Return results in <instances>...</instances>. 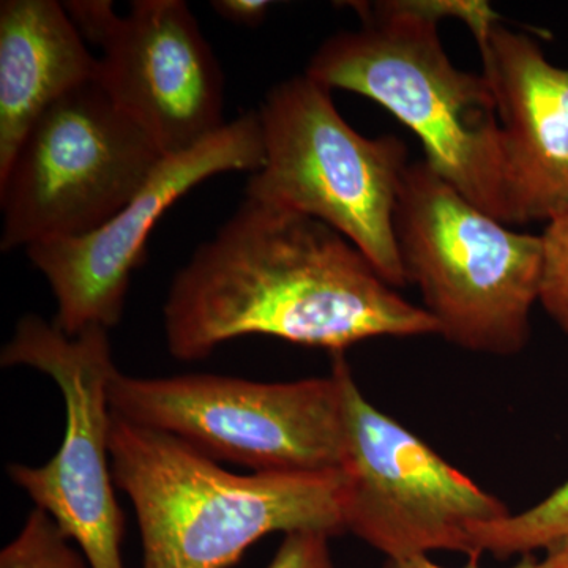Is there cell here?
<instances>
[{
	"instance_id": "cell-13",
	"label": "cell",
	"mask_w": 568,
	"mask_h": 568,
	"mask_svg": "<svg viewBox=\"0 0 568 568\" xmlns=\"http://www.w3.org/2000/svg\"><path fill=\"white\" fill-rule=\"evenodd\" d=\"M99 77V59L55 0L0 2V173L26 133L67 93Z\"/></svg>"
},
{
	"instance_id": "cell-20",
	"label": "cell",
	"mask_w": 568,
	"mask_h": 568,
	"mask_svg": "<svg viewBox=\"0 0 568 568\" xmlns=\"http://www.w3.org/2000/svg\"><path fill=\"white\" fill-rule=\"evenodd\" d=\"M538 568H568V538L545 549V558L538 560Z\"/></svg>"
},
{
	"instance_id": "cell-1",
	"label": "cell",
	"mask_w": 568,
	"mask_h": 568,
	"mask_svg": "<svg viewBox=\"0 0 568 568\" xmlns=\"http://www.w3.org/2000/svg\"><path fill=\"white\" fill-rule=\"evenodd\" d=\"M163 315L168 351L183 362L250 335L332 354L381 336L439 335L424 306L334 227L250 196L175 274Z\"/></svg>"
},
{
	"instance_id": "cell-12",
	"label": "cell",
	"mask_w": 568,
	"mask_h": 568,
	"mask_svg": "<svg viewBox=\"0 0 568 568\" xmlns=\"http://www.w3.org/2000/svg\"><path fill=\"white\" fill-rule=\"evenodd\" d=\"M467 28L496 100L511 220L548 223L568 211V69L493 10Z\"/></svg>"
},
{
	"instance_id": "cell-10",
	"label": "cell",
	"mask_w": 568,
	"mask_h": 568,
	"mask_svg": "<svg viewBox=\"0 0 568 568\" xmlns=\"http://www.w3.org/2000/svg\"><path fill=\"white\" fill-rule=\"evenodd\" d=\"M264 164L257 112L227 122L207 141L166 156L122 211L82 237L33 245L29 260L50 283L54 324L69 336L121 323L133 272L145 260L149 235L164 212L213 175L254 174Z\"/></svg>"
},
{
	"instance_id": "cell-5",
	"label": "cell",
	"mask_w": 568,
	"mask_h": 568,
	"mask_svg": "<svg viewBox=\"0 0 568 568\" xmlns=\"http://www.w3.org/2000/svg\"><path fill=\"white\" fill-rule=\"evenodd\" d=\"M256 112L264 164L250 175L245 196L328 224L390 286L405 287L394 230L410 163L405 142L358 133L336 110L332 91L305 73L272 88Z\"/></svg>"
},
{
	"instance_id": "cell-15",
	"label": "cell",
	"mask_w": 568,
	"mask_h": 568,
	"mask_svg": "<svg viewBox=\"0 0 568 568\" xmlns=\"http://www.w3.org/2000/svg\"><path fill=\"white\" fill-rule=\"evenodd\" d=\"M0 568H91L58 523L33 508L20 536L0 552Z\"/></svg>"
},
{
	"instance_id": "cell-18",
	"label": "cell",
	"mask_w": 568,
	"mask_h": 568,
	"mask_svg": "<svg viewBox=\"0 0 568 568\" xmlns=\"http://www.w3.org/2000/svg\"><path fill=\"white\" fill-rule=\"evenodd\" d=\"M211 6L223 20L244 28H257L263 24L272 3L268 0H215Z\"/></svg>"
},
{
	"instance_id": "cell-19",
	"label": "cell",
	"mask_w": 568,
	"mask_h": 568,
	"mask_svg": "<svg viewBox=\"0 0 568 568\" xmlns=\"http://www.w3.org/2000/svg\"><path fill=\"white\" fill-rule=\"evenodd\" d=\"M386 568H444L433 562L428 556H414V558L403 560H387ZM465 568H480L477 560H470L469 566ZM508 568H538V560L532 555L523 556L514 567Z\"/></svg>"
},
{
	"instance_id": "cell-17",
	"label": "cell",
	"mask_w": 568,
	"mask_h": 568,
	"mask_svg": "<svg viewBox=\"0 0 568 568\" xmlns=\"http://www.w3.org/2000/svg\"><path fill=\"white\" fill-rule=\"evenodd\" d=\"M327 534L301 530L284 536L267 568H335Z\"/></svg>"
},
{
	"instance_id": "cell-7",
	"label": "cell",
	"mask_w": 568,
	"mask_h": 568,
	"mask_svg": "<svg viewBox=\"0 0 568 568\" xmlns=\"http://www.w3.org/2000/svg\"><path fill=\"white\" fill-rule=\"evenodd\" d=\"M164 159L97 78L85 82L37 119L0 173V246L28 250L99 230Z\"/></svg>"
},
{
	"instance_id": "cell-16",
	"label": "cell",
	"mask_w": 568,
	"mask_h": 568,
	"mask_svg": "<svg viewBox=\"0 0 568 568\" xmlns=\"http://www.w3.org/2000/svg\"><path fill=\"white\" fill-rule=\"evenodd\" d=\"M540 237L538 302L568 335V211L549 220Z\"/></svg>"
},
{
	"instance_id": "cell-4",
	"label": "cell",
	"mask_w": 568,
	"mask_h": 568,
	"mask_svg": "<svg viewBox=\"0 0 568 568\" xmlns=\"http://www.w3.org/2000/svg\"><path fill=\"white\" fill-rule=\"evenodd\" d=\"M394 230L407 283L440 336L473 353L525 349L540 291V235L488 215L425 160L407 166Z\"/></svg>"
},
{
	"instance_id": "cell-3",
	"label": "cell",
	"mask_w": 568,
	"mask_h": 568,
	"mask_svg": "<svg viewBox=\"0 0 568 568\" xmlns=\"http://www.w3.org/2000/svg\"><path fill=\"white\" fill-rule=\"evenodd\" d=\"M110 452L115 487L136 511L142 568H230L268 534L346 532L342 469L239 476L115 414Z\"/></svg>"
},
{
	"instance_id": "cell-2",
	"label": "cell",
	"mask_w": 568,
	"mask_h": 568,
	"mask_svg": "<svg viewBox=\"0 0 568 568\" xmlns=\"http://www.w3.org/2000/svg\"><path fill=\"white\" fill-rule=\"evenodd\" d=\"M361 24L317 48L305 74L366 97L413 130L425 162L467 201L514 226L503 130L484 74L458 69L439 36L458 2H351Z\"/></svg>"
},
{
	"instance_id": "cell-6",
	"label": "cell",
	"mask_w": 568,
	"mask_h": 568,
	"mask_svg": "<svg viewBox=\"0 0 568 568\" xmlns=\"http://www.w3.org/2000/svg\"><path fill=\"white\" fill-rule=\"evenodd\" d=\"M112 414L166 433L212 459L253 473L342 469L345 418L342 388L328 377L254 383L241 377H133L115 372Z\"/></svg>"
},
{
	"instance_id": "cell-9",
	"label": "cell",
	"mask_w": 568,
	"mask_h": 568,
	"mask_svg": "<svg viewBox=\"0 0 568 568\" xmlns=\"http://www.w3.org/2000/svg\"><path fill=\"white\" fill-rule=\"evenodd\" d=\"M108 328L69 336L36 315L22 317L0 355L3 366H29L61 388L65 433L43 466L10 465L9 476L78 545L91 568H125V517L115 497L108 388L115 368Z\"/></svg>"
},
{
	"instance_id": "cell-8",
	"label": "cell",
	"mask_w": 568,
	"mask_h": 568,
	"mask_svg": "<svg viewBox=\"0 0 568 568\" xmlns=\"http://www.w3.org/2000/svg\"><path fill=\"white\" fill-rule=\"evenodd\" d=\"M332 373L342 388L345 418L346 530L387 560L437 549L480 558L474 530L510 514L503 500L373 406L355 383L345 354H334Z\"/></svg>"
},
{
	"instance_id": "cell-11",
	"label": "cell",
	"mask_w": 568,
	"mask_h": 568,
	"mask_svg": "<svg viewBox=\"0 0 568 568\" xmlns=\"http://www.w3.org/2000/svg\"><path fill=\"white\" fill-rule=\"evenodd\" d=\"M93 44L97 80L166 156L207 141L224 122L223 73L189 3L136 0Z\"/></svg>"
},
{
	"instance_id": "cell-14",
	"label": "cell",
	"mask_w": 568,
	"mask_h": 568,
	"mask_svg": "<svg viewBox=\"0 0 568 568\" xmlns=\"http://www.w3.org/2000/svg\"><path fill=\"white\" fill-rule=\"evenodd\" d=\"M568 538V480L536 506L474 530L480 552L496 559L532 555Z\"/></svg>"
}]
</instances>
